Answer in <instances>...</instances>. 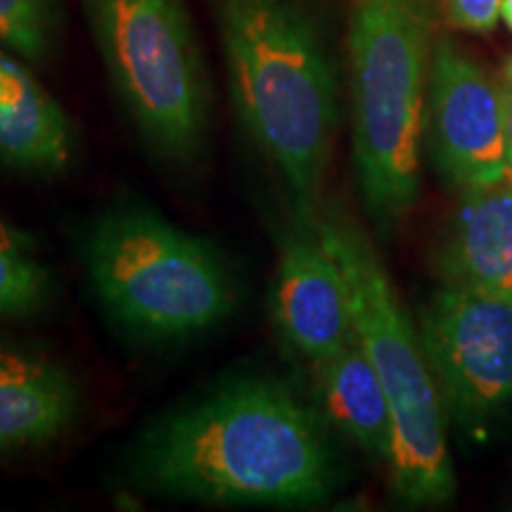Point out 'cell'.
<instances>
[{
  "label": "cell",
  "instance_id": "obj_1",
  "mask_svg": "<svg viewBox=\"0 0 512 512\" xmlns=\"http://www.w3.org/2000/svg\"><path fill=\"white\" fill-rule=\"evenodd\" d=\"M128 463L145 491L197 505L294 508L337 486L320 415L266 375L230 377L164 413Z\"/></svg>",
  "mask_w": 512,
  "mask_h": 512
},
{
  "label": "cell",
  "instance_id": "obj_2",
  "mask_svg": "<svg viewBox=\"0 0 512 512\" xmlns=\"http://www.w3.org/2000/svg\"><path fill=\"white\" fill-rule=\"evenodd\" d=\"M235 119L313 219L337 128V88L323 41L297 0H207Z\"/></svg>",
  "mask_w": 512,
  "mask_h": 512
},
{
  "label": "cell",
  "instance_id": "obj_3",
  "mask_svg": "<svg viewBox=\"0 0 512 512\" xmlns=\"http://www.w3.org/2000/svg\"><path fill=\"white\" fill-rule=\"evenodd\" d=\"M434 0H356L351 12L354 164L370 221L392 233L420 197Z\"/></svg>",
  "mask_w": 512,
  "mask_h": 512
},
{
  "label": "cell",
  "instance_id": "obj_4",
  "mask_svg": "<svg viewBox=\"0 0 512 512\" xmlns=\"http://www.w3.org/2000/svg\"><path fill=\"white\" fill-rule=\"evenodd\" d=\"M81 259L102 309L143 339L202 335L238 306V280L221 249L145 204L100 211L81 238Z\"/></svg>",
  "mask_w": 512,
  "mask_h": 512
},
{
  "label": "cell",
  "instance_id": "obj_5",
  "mask_svg": "<svg viewBox=\"0 0 512 512\" xmlns=\"http://www.w3.org/2000/svg\"><path fill=\"white\" fill-rule=\"evenodd\" d=\"M320 240L342 268L354 330L380 377L394 420L389 458L396 496L408 505H439L456 494L446 448V415L427 366L420 332L403 309L373 240L337 211L313 216Z\"/></svg>",
  "mask_w": 512,
  "mask_h": 512
},
{
  "label": "cell",
  "instance_id": "obj_6",
  "mask_svg": "<svg viewBox=\"0 0 512 512\" xmlns=\"http://www.w3.org/2000/svg\"><path fill=\"white\" fill-rule=\"evenodd\" d=\"M95 50L128 124L157 162L200 166L214 88L185 0H83Z\"/></svg>",
  "mask_w": 512,
  "mask_h": 512
},
{
  "label": "cell",
  "instance_id": "obj_7",
  "mask_svg": "<svg viewBox=\"0 0 512 512\" xmlns=\"http://www.w3.org/2000/svg\"><path fill=\"white\" fill-rule=\"evenodd\" d=\"M418 332L444 415L460 430L486 439L512 420V299L444 283Z\"/></svg>",
  "mask_w": 512,
  "mask_h": 512
},
{
  "label": "cell",
  "instance_id": "obj_8",
  "mask_svg": "<svg viewBox=\"0 0 512 512\" xmlns=\"http://www.w3.org/2000/svg\"><path fill=\"white\" fill-rule=\"evenodd\" d=\"M422 143L448 188H477L508 174L501 86L448 38L432 50Z\"/></svg>",
  "mask_w": 512,
  "mask_h": 512
},
{
  "label": "cell",
  "instance_id": "obj_9",
  "mask_svg": "<svg viewBox=\"0 0 512 512\" xmlns=\"http://www.w3.org/2000/svg\"><path fill=\"white\" fill-rule=\"evenodd\" d=\"M273 316L287 347L311 366L356 339L347 280L306 216L294 214L278 233Z\"/></svg>",
  "mask_w": 512,
  "mask_h": 512
},
{
  "label": "cell",
  "instance_id": "obj_10",
  "mask_svg": "<svg viewBox=\"0 0 512 512\" xmlns=\"http://www.w3.org/2000/svg\"><path fill=\"white\" fill-rule=\"evenodd\" d=\"M79 157V131L62 102L0 48V166L41 178L67 174Z\"/></svg>",
  "mask_w": 512,
  "mask_h": 512
},
{
  "label": "cell",
  "instance_id": "obj_11",
  "mask_svg": "<svg viewBox=\"0 0 512 512\" xmlns=\"http://www.w3.org/2000/svg\"><path fill=\"white\" fill-rule=\"evenodd\" d=\"M81 387L46 354L0 344V453L55 444L79 420Z\"/></svg>",
  "mask_w": 512,
  "mask_h": 512
},
{
  "label": "cell",
  "instance_id": "obj_12",
  "mask_svg": "<svg viewBox=\"0 0 512 512\" xmlns=\"http://www.w3.org/2000/svg\"><path fill=\"white\" fill-rule=\"evenodd\" d=\"M460 204L434 266L444 283L512 299V171L460 190Z\"/></svg>",
  "mask_w": 512,
  "mask_h": 512
},
{
  "label": "cell",
  "instance_id": "obj_13",
  "mask_svg": "<svg viewBox=\"0 0 512 512\" xmlns=\"http://www.w3.org/2000/svg\"><path fill=\"white\" fill-rule=\"evenodd\" d=\"M311 368L323 418L370 458L389 465L394 446L392 408L358 337Z\"/></svg>",
  "mask_w": 512,
  "mask_h": 512
},
{
  "label": "cell",
  "instance_id": "obj_14",
  "mask_svg": "<svg viewBox=\"0 0 512 512\" xmlns=\"http://www.w3.org/2000/svg\"><path fill=\"white\" fill-rule=\"evenodd\" d=\"M55 278L24 230L0 221V318L34 316L53 302Z\"/></svg>",
  "mask_w": 512,
  "mask_h": 512
},
{
  "label": "cell",
  "instance_id": "obj_15",
  "mask_svg": "<svg viewBox=\"0 0 512 512\" xmlns=\"http://www.w3.org/2000/svg\"><path fill=\"white\" fill-rule=\"evenodd\" d=\"M57 34V0H0V43L24 62H46L57 46Z\"/></svg>",
  "mask_w": 512,
  "mask_h": 512
},
{
  "label": "cell",
  "instance_id": "obj_16",
  "mask_svg": "<svg viewBox=\"0 0 512 512\" xmlns=\"http://www.w3.org/2000/svg\"><path fill=\"white\" fill-rule=\"evenodd\" d=\"M444 12L451 27L484 34L498 24L501 0H444Z\"/></svg>",
  "mask_w": 512,
  "mask_h": 512
},
{
  "label": "cell",
  "instance_id": "obj_17",
  "mask_svg": "<svg viewBox=\"0 0 512 512\" xmlns=\"http://www.w3.org/2000/svg\"><path fill=\"white\" fill-rule=\"evenodd\" d=\"M503 98V119H505V145H508V169L512 171V76L505 74L501 83Z\"/></svg>",
  "mask_w": 512,
  "mask_h": 512
},
{
  "label": "cell",
  "instance_id": "obj_18",
  "mask_svg": "<svg viewBox=\"0 0 512 512\" xmlns=\"http://www.w3.org/2000/svg\"><path fill=\"white\" fill-rule=\"evenodd\" d=\"M501 17L503 22L508 24V29L512 31V0H501Z\"/></svg>",
  "mask_w": 512,
  "mask_h": 512
},
{
  "label": "cell",
  "instance_id": "obj_19",
  "mask_svg": "<svg viewBox=\"0 0 512 512\" xmlns=\"http://www.w3.org/2000/svg\"><path fill=\"white\" fill-rule=\"evenodd\" d=\"M508 74L512 76V60H510V64H508Z\"/></svg>",
  "mask_w": 512,
  "mask_h": 512
}]
</instances>
